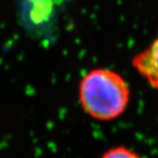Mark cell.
I'll return each mask as SVG.
<instances>
[{"label": "cell", "mask_w": 158, "mask_h": 158, "mask_svg": "<svg viewBox=\"0 0 158 158\" xmlns=\"http://www.w3.org/2000/svg\"><path fill=\"white\" fill-rule=\"evenodd\" d=\"M130 96V88L124 78L107 69L88 73L79 86V100L83 110L101 121L115 119L124 114Z\"/></svg>", "instance_id": "cell-1"}, {"label": "cell", "mask_w": 158, "mask_h": 158, "mask_svg": "<svg viewBox=\"0 0 158 158\" xmlns=\"http://www.w3.org/2000/svg\"><path fill=\"white\" fill-rule=\"evenodd\" d=\"M131 64L152 88L158 89V35L148 48L134 55Z\"/></svg>", "instance_id": "cell-2"}, {"label": "cell", "mask_w": 158, "mask_h": 158, "mask_svg": "<svg viewBox=\"0 0 158 158\" xmlns=\"http://www.w3.org/2000/svg\"><path fill=\"white\" fill-rule=\"evenodd\" d=\"M31 5V18L35 23H41L49 19L55 5L64 0H26Z\"/></svg>", "instance_id": "cell-3"}, {"label": "cell", "mask_w": 158, "mask_h": 158, "mask_svg": "<svg viewBox=\"0 0 158 158\" xmlns=\"http://www.w3.org/2000/svg\"><path fill=\"white\" fill-rule=\"evenodd\" d=\"M100 158H141L139 154L126 147H115L107 151Z\"/></svg>", "instance_id": "cell-4"}]
</instances>
